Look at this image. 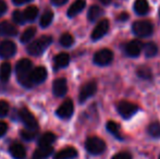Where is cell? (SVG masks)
Wrapping results in <instances>:
<instances>
[{"instance_id":"1","label":"cell","mask_w":160,"mask_h":159,"mask_svg":"<svg viewBox=\"0 0 160 159\" xmlns=\"http://www.w3.org/2000/svg\"><path fill=\"white\" fill-rule=\"evenodd\" d=\"M17 77L21 85H23L26 88H31L33 86L32 82H31V73H32V62L28 59H22L18 62L17 68Z\"/></svg>"},{"instance_id":"2","label":"cell","mask_w":160,"mask_h":159,"mask_svg":"<svg viewBox=\"0 0 160 159\" xmlns=\"http://www.w3.org/2000/svg\"><path fill=\"white\" fill-rule=\"evenodd\" d=\"M52 42V37L45 35L40 38L36 39L35 42H31L28 46V51L32 56H39L49 47V45Z\"/></svg>"},{"instance_id":"3","label":"cell","mask_w":160,"mask_h":159,"mask_svg":"<svg viewBox=\"0 0 160 159\" xmlns=\"http://www.w3.org/2000/svg\"><path fill=\"white\" fill-rule=\"evenodd\" d=\"M132 30L136 36L138 37H148L154 32V26L152 22L142 20V21H136L133 23Z\"/></svg>"},{"instance_id":"4","label":"cell","mask_w":160,"mask_h":159,"mask_svg":"<svg viewBox=\"0 0 160 159\" xmlns=\"http://www.w3.org/2000/svg\"><path fill=\"white\" fill-rule=\"evenodd\" d=\"M85 148L92 155H100L105 152L106 143L97 136H92L85 142Z\"/></svg>"},{"instance_id":"5","label":"cell","mask_w":160,"mask_h":159,"mask_svg":"<svg viewBox=\"0 0 160 159\" xmlns=\"http://www.w3.org/2000/svg\"><path fill=\"white\" fill-rule=\"evenodd\" d=\"M117 109H118V112L120 113V116L123 119H130L138 111V107L136 105L132 104L130 102H125V100L119 102Z\"/></svg>"},{"instance_id":"6","label":"cell","mask_w":160,"mask_h":159,"mask_svg":"<svg viewBox=\"0 0 160 159\" xmlns=\"http://www.w3.org/2000/svg\"><path fill=\"white\" fill-rule=\"evenodd\" d=\"M19 117L22 122L25 124L26 129L30 130H37L38 129V122L36 118L33 116V113L28 110V108H22L19 111Z\"/></svg>"},{"instance_id":"7","label":"cell","mask_w":160,"mask_h":159,"mask_svg":"<svg viewBox=\"0 0 160 159\" xmlns=\"http://www.w3.org/2000/svg\"><path fill=\"white\" fill-rule=\"evenodd\" d=\"M112 60H113V53L110 49H101L97 51L94 56V62L97 66H108L111 63Z\"/></svg>"},{"instance_id":"8","label":"cell","mask_w":160,"mask_h":159,"mask_svg":"<svg viewBox=\"0 0 160 159\" xmlns=\"http://www.w3.org/2000/svg\"><path fill=\"white\" fill-rule=\"evenodd\" d=\"M97 91V84L94 81H89V82L85 83L82 86L80 91V95H78V99L80 102H85L89 97L94 95Z\"/></svg>"},{"instance_id":"9","label":"cell","mask_w":160,"mask_h":159,"mask_svg":"<svg viewBox=\"0 0 160 159\" xmlns=\"http://www.w3.org/2000/svg\"><path fill=\"white\" fill-rule=\"evenodd\" d=\"M110 23L107 19H102L101 21L98 22V24L96 25V27L94 28L93 33H92V39L93 40H98L102 38L109 31Z\"/></svg>"},{"instance_id":"10","label":"cell","mask_w":160,"mask_h":159,"mask_svg":"<svg viewBox=\"0 0 160 159\" xmlns=\"http://www.w3.org/2000/svg\"><path fill=\"white\" fill-rule=\"evenodd\" d=\"M74 111V106L73 102L71 99H67L61 104V106L57 109L56 111V115L58 116L61 119H69L72 115H73Z\"/></svg>"},{"instance_id":"11","label":"cell","mask_w":160,"mask_h":159,"mask_svg":"<svg viewBox=\"0 0 160 159\" xmlns=\"http://www.w3.org/2000/svg\"><path fill=\"white\" fill-rule=\"evenodd\" d=\"M144 48L142 42H139L138 39L131 40L125 46V53L128 57H138L142 52V49Z\"/></svg>"},{"instance_id":"12","label":"cell","mask_w":160,"mask_h":159,"mask_svg":"<svg viewBox=\"0 0 160 159\" xmlns=\"http://www.w3.org/2000/svg\"><path fill=\"white\" fill-rule=\"evenodd\" d=\"M17 52V46L11 40H4L0 44V57L10 58Z\"/></svg>"},{"instance_id":"13","label":"cell","mask_w":160,"mask_h":159,"mask_svg":"<svg viewBox=\"0 0 160 159\" xmlns=\"http://www.w3.org/2000/svg\"><path fill=\"white\" fill-rule=\"evenodd\" d=\"M47 77V70L44 67H37V68L33 69L32 73H31V82L33 85L42 84V82H45Z\"/></svg>"},{"instance_id":"14","label":"cell","mask_w":160,"mask_h":159,"mask_svg":"<svg viewBox=\"0 0 160 159\" xmlns=\"http://www.w3.org/2000/svg\"><path fill=\"white\" fill-rule=\"evenodd\" d=\"M53 95L57 97H63L68 92V84L65 79H57L52 85Z\"/></svg>"},{"instance_id":"15","label":"cell","mask_w":160,"mask_h":159,"mask_svg":"<svg viewBox=\"0 0 160 159\" xmlns=\"http://www.w3.org/2000/svg\"><path fill=\"white\" fill-rule=\"evenodd\" d=\"M10 155L12 156L13 159H24L26 156V151L24 148V146L19 143H14L10 146L9 148Z\"/></svg>"},{"instance_id":"16","label":"cell","mask_w":160,"mask_h":159,"mask_svg":"<svg viewBox=\"0 0 160 159\" xmlns=\"http://www.w3.org/2000/svg\"><path fill=\"white\" fill-rule=\"evenodd\" d=\"M85 6H86V1L85 0H75L73 3L71 4V7L68 10V17H74L81 13L84 10Z\"/></svg>"},{"instance_id":"17","label":"cell","mask_w":160,"mask_h":159,"mask_svg":"<svg viewBox=\"0 0 160 159\" xmlns=\"http://www.w3.org/2000/svg\"><path fill=\"white\" fill-rule=\"evenodd\" d=\"M78 156V152L74 147H65L62 148L60 152H58L55 155L53 159H73Z\"/></svg>"},{"instance_id":"18","label":"cell","mask_w":160,"mask_h":159,"mask_svg":"<svg viewBox=\"0 0 160 159\" xmlns=\"http://www.w3.org/2000/svg\"><path fill=\"white\" fill-rule=\"evenodd\" d=\"M0 34L3 36H15L18 34V28L9 22L0 23Z\"/></svg>"},{"instance_id":"19","label":"cell","mask_w":160,"mask_h":159,"mask_svg":"<svg viewBox=\"0 0 160 159\" xmlns=\"http://www.w3.org/2000/svg\"><path fill=\"white\" fill-rule=\"evenodd\" d=\"M53 148L52 146H39L34 153L35 159H46L52 154Z\"/></svg>"},{"instance_id":"20","label":"cell","mask_w":160,"mask_h":159,"mask_svg":"<svg viewBox=\"0 0 160 159\" xmlns=\"http://www.w3.org/2000/svg\"><path fill=\"white\" fill-rule=\"evenodd\" d=\"M134 10L138 15H145L149 11V4L147 0H136L134 3Z\"/></svg>"},{"instance_id":"21","label":"cell","mask_w":160,"mask_h":159,"mask_svg":"<svg viewBox=\"0 0 160 159\" xmlns=\"http://www.w3.org/2000/svg\"><path fill=\"white\" fill-rule=\"evenodd\" d=\"M11 75V64L9 62H2L0 66V81L2 83L8 82Z\"/></svg>"},{"instance_id":"22","label":"cell","mask_w":160,"mask_h":159,"mask_svg":"<svg viewBox=\"0 0 160 159\" xmlns=\"http://www.w3.org/2000/svg\"><path fill=\"white\" fill-rule=\"evenodd\" d=\"M56 141V135L51 132H46L39 137L38 145L39 146H51L53 142Z\"/></svg>"},{"instance_id":"23","label":"cell","mask_w":160,"mask_h":159,"mask_svg":"<svg viewBox=\"0 0 160 159\" xmlns=\"http://www.w3.org/2000/svg\"><path fill=\"white\" fill-rule=\"evenodd\" d=\"M70 62V56L67 52H60L55 57V64L57 68H65Z\"/></svg>"},{"instance_id":"24","label":"cell","mask_w":160,"mask_h":159,"mask_svg":"<svg viewBox=\"0 0 160 159\" xmlns=\"http://www.w3.org/2000/svg\"><path fill=\"white\" fill-rule=\"evenodd\" d=\"M107 130L112 134L113 136H116L119 140H122V135H121V127L119 123L114 122V121H109L106 125Z\"/></svg>"},{"instance_id":"25","label":"cell","mask_w":160,"mask_h":159,"mask_svg":"<svg viewBox=\"0 0 160 159\" xmlns=\"http://www.w3.org/2000/svg\"><path fill=\"white\" fill-rule=\"evenodd\" d=\"M102 15V10L98 6H92L87 13V17L91 22H95Z\"/></svg>"},{"instance_id":"26","label":"cell","mask_w":160,"mask_h":159,"mask_svg":"<svg viewBox=\"0 0 160 159\" xmlns=\"http://www.w3.org/2000/svg\"><path fill=\"white\" fill-rule=\"evenodd\" d=\"M52 19H53L52 11L46 10L42 14V17H40V21H39L40 26H42V27H44V28H46L47 26H49L51 24V22H52Z\"/></svg>"},{"instance_id":"27","label":"cell","mask_w":160,"mask_h":159,"mask_svg":"<svg viewBox=\"0 0 160 159\" xmlns=\"http://www.w3.org/2000/svg\"><path fill=\"white\" fill-rule=\"evenodd\" d=\"M37 14H38V9L37 7L35 6H30L25 9L24 11V17H25V20L28 22H33L34 20L37 17Z\"/></svg>"},{"instance_id":"28","label":"cell","mask_w":160,"mask_h":159,"mask_svg":"<svg viewBox=\"0 0 160 159\" xmlns=\"http://www.w3.org/2000/svg\"><path fill=\"white\" fill-rule=\"evenodd\" d=\"M35 34H36V28L34 27V26H31V27L26 28L21 36V42H23V44H28V42H30L31 40L34 38Z\"/></svg>"},{"instance_id":"29","label":"cell","mask_w":160,"mask_h":159,"mask_svg":"<svg viewBox=\"0 0 160 159\" xmlns=\"http://www.w3.org/2000/svg\"><path fill=\"white\" fill-rule=\"evenodd\" d=\"M144 52H145V56L148 58L155 57L158 52V47L155 42H147V44L144 46Z\"/></svg>"},{"instance_id":"30","label":"cell","mask_w":160,"mask_h":159,"mask_svg":"<svg viewBox=\"0 0 160 159\" xmlns=\"http://www.w3.org/2000/svg\"><path fill=\"white\" fill-rule=\"evenodd\" d=\"M136 73H137V75H138V77H141V79H143V80H150L152 77V70L146 66L139 67V68L137 69Z\"/></svg>"},{"instance_id":"31","label":"cell","mask_w":160,"mask_h":159,"mask_svg":"<svg viewBox=\"0 0 160 159\" xmlns=\"http://www.w3.org/2000/svg\"><path fill=\"white\" fill-rule=\"evenodd\" d=\"M148 134L155 138L160 137V123L159 122H152L148 125Z\"/></svg>"},{"instance_id":"32","label":"cell","mask_w":160,"mask_h":159,"mask_svg":"<svg viewBox=\"0 0 160 159\" xmlns=\"http://www.w3.org/2000/svg\"><path fill=\"white\" fill-rule=\"evenodd\" d=\"M37 135V130H30V129H26V130H22L21 131V136L23 140L28 141H33L34 138L36 137Z\"/></svg>"},{"instance_id":"33","label":"cell","mask_w":160,"mask_h":159,"mask_svg":"<svg viewBox=\"0 0 160 159\" xmlns=\"http://www.w3.org/2000/svg\"><path fill=\"white\" fill-rule=\"evenodd\" d=\"M74 42V38L71 34L69 33H64L61 37H60V44L63 47H71Z\"/></svg>"},{"instance_id":"34","label":"cell","mask_w":160,"mask_h":159,"mask_svg":"<svg viewBox=\"0 0 160 159\" xmlns=\"http://www.w3.org/2000/svg\"><path fill=\"white\" fill-rule=\"evenodd\" d=\"M12 19L17 24H24V22L26 21L25 17H24V13L20 12V11H14V12H13Z\"/></svg>"},{"instance_id":"35","label":"cell","mask_w":160,"mask_h":159,"mask_svg":"<svg viewBox=\"0 0 160 159\" xmlns=\"http://www.w3.org/2000/svg\"><path fill=\"white\" fill-rule=\"evenodd\" d=\"M9 112V104L4 100H0V117H6Z\"/></svg>"},{"instance_id":"36","label":"cell","mask_w":160,"mask_h":159,"mask_svg":"<svg viewBox=\"0 0 160 159\" xmlns=\"http://www.w3.org/2000/svg\"><path fill=\"white\" fill-rule=\"evenodd\" d=\"M112 159H132V156L130 155L127 152H121L118 153L112 157Z\"/></svg>"},{"instance_id":"37","label":"cell","mask_w":160,"mask_h":159,"mask_svg":"<svg viewBox=\"0 0 160 159\" xmlns=\"http://www.w3.org/2000/svg\"><path fill=\"white\" fill-rule=\"evenodd\" d=\"M7 131H8V124L3 121H0V137L3 136Z\"/></svg>"},{"instance_id":"38","label":"cell","mask_w":160,"mask_h":159,"mask_svg":"<svg viewBox=\"0 0 160 159\" xmlns=\"http://www.w3.org/2000/svg\"><path fill=\"white\" fill-rule=\"evenodd\" d=\"M7 11V4L3 0H0V17L3 15Z\"/></svg>"},{"instance_id":"39","label":"cell","mask_w":160,"mask_h":159,"mask_svg":"<svg viewBox=\"0 0 160 159\" xmlns=\"http://www.w3.org/2000/svg\"><path fill=\"white\" fill-rule=\"evenodd\" d=\"M13 3L17 4V6H21V4H24V3H28L30 1H33V0H12Z\"/></svg>"},{"instance_id":"40","label":"cell","mask_w":160,"mask_h":159,"mask_svg":"<svg viewBox=\"0 0 160 159\" xmlns=\"http://www.w3.org/2000/svg\"><path fill=\"white\" fill-rule=\"evenodd\" d=\"M128 19V13H124V12L121 13V14L118 17V20H119V21H121V22L127 21Z\"/></svg>"},{"instance_id":"41","label":"cell","mask_w":160,"mask_h":159,"mask_svg":"<svg viewBox=\"0 0 160 159\" xmlns=\"http://www.w3.org/2000/svg\"><path fill=\"white\" fill-rule=\"evenodd\" d=\"M68 0H51V2H52L55 6H62V4H64Z\"/></svg>"},{"instance_id":"42","label":"cell","mask_w":160,"mask_h":159,"mask_svg":"<svg viewBox=\"0 0 160 159\" xmlns=\"http://www.w3.org/2000/svg\"><path fill=\"white\" fill-rule=\"evenodd\" d=\"M100 2H101L102 4H106V6H107V4H110L111 0H100Z\"/></svg>"},{"instance_id":"43","label":"cell","mask_w":160,"mask_h":159,"mask_svg":"<svg viewBox=\"0 0 160 159\" xmlns=\"http://www.w3.org/2000/svg\"><path fill=\"white\" fill-rule=\"evenodd\" d=\"M159 159H160V157H159Z\"/></svg>"}]
</instances>
